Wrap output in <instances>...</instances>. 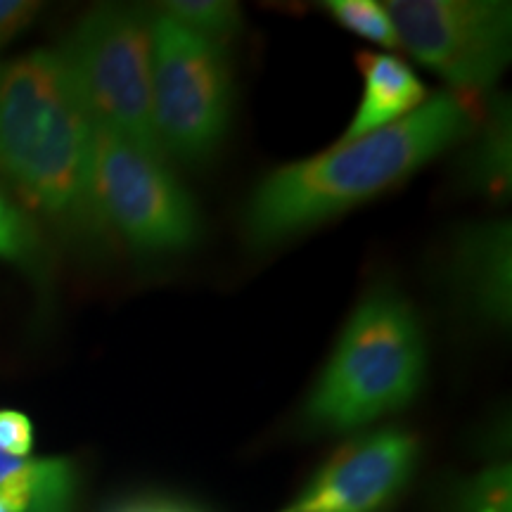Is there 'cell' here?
Here are the masks:
<instances>
[{"label": "cell", "instance_id": "obj_14", "mask_svg": "<svg viewBox=\"0 0 512 512\" xmlns=\"http://www.w3.org/2000/svg\"><path fill=\"white\" fill-rule=\"evenodd\" d=\"M325 10L335 19L339 27H344L351 34L366 38L370 43H377L382 48H399L394 24L389 19L384 3L375 0H330L325 3Z\"/></svg>", "mask_w": 512, "mask_h": 512}, {"label": "cell", "instance_id": "obj_4", "mask_svg": "<svg viewBox=\"0 0 512 512\" xmlns=\"http://www.w3.org/2000/svg\"><path fill=\"white\" fill-rule=\"evenodd\" d=\"M233 117V72L219 43L157 12L152 19V124L164 159L204 162Z\"/></svg>", "mask_w": 512, "mask_h": 512}, {"label": "cell", "instance_id": "obj_5", "mask_svg": "<svg viewBox=\"0 0 512 512\" xmlns=\"http://www.w3.org/2000/svg\"><path fill=\"white\" fill-rule=\"evenodd\" d=\"M152 19L138 8L102 5L60 50L95 128L162 155L152 124Z\"/></svg>", "mask_w": 512, "mask_h": 512}, {"label": "cell", "instance_id": "obj_8", "mask_svg": "<svg viewBox=\"0 0 512 512\" xmlns=\"http://www.w3.org/2000/svg\"><path fill=\"white\" fill-rule=\"evenodd\" d=\"M415 460L418 441L413 434H368L339 448L309 489L283 512H380L406 486Z\"/></svg>", "mask_w": 512, "mask_h": 512}, {"label": "cell", "instance_id": "obj_20", "mask_svg": "<svg viewBox=\"0 0 512 512\" xmlns=\"http://www.w3.org/2000/svg\"><path fill=\"white\" fill-rule=\"evenodd\" d=\"M0 512H10V510H8V508H5V505H3V503H0Z\"/></svg>", "mask_w": 512, "mask_h": 512}, {"label": "cell", "instance_id": "obj_19", "mask_svg": "<svg viewBox=\"0 0 512 512\" xmlns=\"http://www.w3.org/2000/svg\"><path fill=\"white\" fill-rule=\"evenodd\" d=\"M124 512H181V510L162 508V505H143V508H131V510H124Z\"/></svg>", "mask_w": 512, "mask_h": 512}, {"label": "cell", "instance_id": "obj_17", "mask_svg": "<svg viewBox=\"0 0 512 512\" xmlns=\"http://www.w3.org/2000/svg\"><path fill=\"white\" fill-rule=\"evenodd\" d=\"M0 451L12 458H31L34 451V425L24 413L0 411Z\"/></svg>", "mask_w": 512, "mask_h": 512}, {"label": "cell", "instance_id": "obj_15", "mask_svg": "<svg viewBox=\"0 0 512 512\" xmlns=\"http://www.w3.org/2000/svg\"><path fill=\"white\" fill-rule=\"evenodd\" d=\"M460 512H512V475L508 465L486 467L465 486Z\"/></svg>", "mask_w": 512, "mask_h": 512}, {"label": "cell", "instance_id": "obj_10", "mask_svg": "<svg viewBox=\"0 0 512 512\" xmlns=\"http://www.w3.org/2000/svg\"><path fill=\"white\" fill-rule=\"evenodd\" d=\"M358 72L363 76L361 105L339 140H354L399 121L427 102V88L420 76L389 53H358Z\"/></svg>", "mask_w": 512, "mask_h": 512}, {"label": "cell", "instance_id": "obj_1", "mask_svg": "<svg viewBox=\"0 0 512 512\" xmlns=\"http://www.w3.org/2000/svg\"><path fill=\"white\" fill-rule=\"evenodd\" d=\"M477 121L465 93L441 91L394 124L280 166L247 204L249 238L254 245H275L373 200L470 138Z\"/></svg>", "mask_w": 512, "mask_h": 512}, {"label": "cell", "instance_id": "obj_7", "mask_svg": "<svg viewBox=\"0 0 512 512\" xmlns=\"http://www.w3.org/2000/svg\"><path fill=\"white\" fill-rule=\"evenodd\" d=\"M399 48L460 93L501 79L512 53V5L501 0H389Z\"/></svg>", "mask_w": 512, "mask_h": 512}, {"label": "cell", "instance_id": "obj_16", "mask_svg": "<svg viewBox=\"0 0 512 512\" xmlns=\"http://www.w3.org/2000/svg\"><path fill=\"white\" fill-rule=\"evenodd\" d=\"M38 235L27 216L0 192V259L31 266L38 259Z\"/></svg>", "mask_w": 512, "mask_h": 512}, {"label": "cell", "instance_id": "obj_12", "mask_svg": "<svg viewBox=\"0 0 512 512\" xmlns=\"http://www.w3.org/2000/svg\"><path fill=\"white\" fill-rule=\"evenodd\" d=\"M510 107L508 102H496L477 121L470 155H467V181L491 197H503L510 192L512 178V138H510Z\"/></svg>", "mask_w": 512, "mask_h": 512}, {"label": "cell", "instance_id": "obj_2", "mask_svg": "<svg viewBox=\"0 0 512 512\" xmlns=\"http://www.w3.org/2000/svg\"><path fill=\"white\" fill-rule=\"evenodd\" d=\"M95 124L60 48L0 62V176L64 228H105L93 192Z\"/></svg>", "mask_w": 512, "mask_h": 512}, {"label": "cell", "instance_id": "obj_13", "mask_svg": "<svg viewBox=\"0 0 512 512\" xmlns=\"http://www.w3.org/2000/svg\"><path fill=\"white\" fill-rule=\"evenodd\" d=\"M159 12L192 34L219 43L223 48L226 41L238 36L242 27L240 8L228 0H169Z\"/></svg>", "mask_w": 512, "mask_h": 512}, {"label": "cell", "instance_id": "obj_6", "mask_svg": "<svg viewBox=\"0 0 512 512\" xmlns=\"http://www.w3.org/2000/svg\"><path fill=\"white\" fill-rule=\"evenodd\" d=\"M93 192L102 226L140 254L185 252L200 240V211L169 162L105 128L93 138Z\"/></svg>", "mask_w": 512, "mask_h": 512}, {"label": "cell", "instance_id": "obj_3", "mask_svg": "<svg viewBox=\"0 0 512 512\" xmlns=\"http://www.w3.org/2000/svg\"><path fill=\"white\" fill-rule=\"evenodd\" d=\"M425 370V332L413 306L392 287H375L344 325L304 415L316 430H356L411 403Z\"/></svg>", "mask_w": 512, "mask_h": 512}, {"label": "cell", "instance_id": "obj_18", "mask_svg": "<svg viewBox=\"0 0 512 512\" xmlns=\"http://www.w3.org/2000/svg\"><path fill=\"white\" fill-rule=\"evenodd\" d=\"M36 3H24V0H0V46L8 43L12 36L19 34L31 17L36 15Z\"/></svg>", "mask_w": 512, "mask_h": 512}, {"label": "cell", "instance_id": "obj_9", "mask_svg": "<svg viewBox=\"0 0 512 512\" xmlns=\"http://www.w3.org/2000/svg\"><path fill=\"white\" fill-rule=\"evenodd\" d=\"M451 280L467 313L484 325H508L512 316L510 221L465 230L453 249Z\"/></svg>", "mask_w": 512, "mask_h": 512}, {"label": "cell", "instance_id": "obj_11", "mask_svg": "<svg viewBox=\"0 0 512 512\" xmlns=\"http://www.w3.org/2000/svg\"><path fill=\"white\" fill-rule=\"evenodd\" d=\"M74 467L62 458H12L0 451V503L10 512H72Z\"/></svg>", "mask_w": 512, "mask_h": 512}]
</instances>
